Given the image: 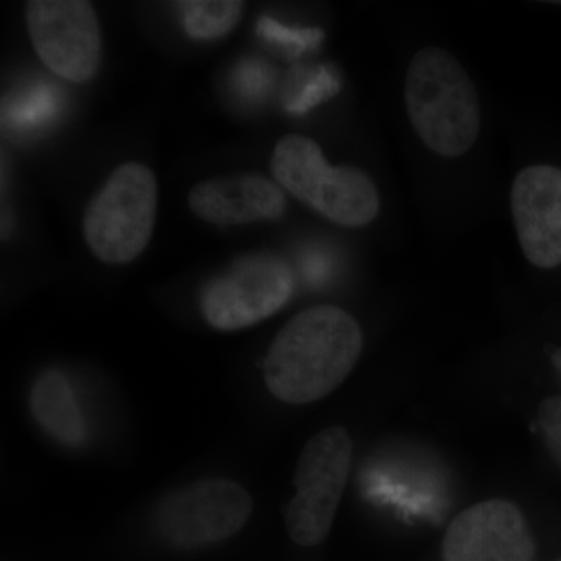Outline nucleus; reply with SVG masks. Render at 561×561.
I'll return each instance as SVG.
<instances>
[{"label": "nucleus", "mask_w": 561, "mask_h": 561, "mask_svg": "<svg viewBox=\"0 0 561 561\" xmlns=\"http://www.w3.org/2000/svg\"><path fill=\"white\" fill-rule=\"evenodd\" d=\"M173 5L183 16L184 31L194 39H217L241 21L245 3L238 0H191Z\"/></svg>", "instance_id": "nucleus-13"}, {"label": "nucleus", "mask_w": 561, "mask_h": 561, "mask_svg": "<svg viewBox=\"0 0 561 561\" xmlns=\"http://www.w3.org/2000/svg\"><path fill=\"white\" fill-rule=\"evenodd\" d=\"M44 94H46V92H44ZM44 94L33 95V98L28 99L21 108H18L16 121L28 124V122L43 119V117L46 116L47 111H51L49 98Z\"/></svg>", "instance_id": "nucleus-18"}, {"label": "nucleus", "mask_w": 561, "mask_h": 561, "mask_svg": "<svg viewBox=\"0 0 561 561\" xmlns=\"http://www.w3.org/2000/svg\"><path fill=\"white\" fill-rule=\"evenodd\" d=\"M537 421L546 448L561 468V397L542 402Z\"/></svg>", "instance_id": "nucleus-16"}, {"label": "nucleus", "mask_w": 561, "mask_h": 561, "mask_svg": "<svg viewBox=\"0 0 561 561\" xmlns=\"http://www.w3.org/2000/svg\"><path fill=\"white\" fill-rule=\"evenodd\" d=\"M187 202L198 219L224 227L278 220L287 205L278 184L253 173L201 181Z\"/></svg>", "instance_id": "nucleus-11"}, {"label": "nucleus", "mask_w": 561, "mask_h": 561, "mask_svg": "<svg viewBox=\"0 0 561 561\" xmlns=\"http://www.w3.org/2000/svg\"><path fill=\"white\" fill-rule=\"evenodd\" d=\"M559 3H560V5H561V2H559Z\"/></svg>", "instance_id": "nucleus-20"}, {"label": "nucleus", "mask_w": 561, "mask_h": 561, "mask_svg": "<svg viewBox=\"0 0 561 561\" xmlns=\"http://www.w3.org/2000/svg\"><path fill=\"white\" fill-rule=\"evenodd\" d=\"M257 33L267 43L280 47L290 55H300L302 51L313 49L323 38V32L319 28H290L272 18H262L257 22Z\"/></svg>", "instance_id": "nucleus-15"}, {"label": "nucleus", "mask_w": 561, "mask_h": 561, "mask_svg": "<svg viewBox=\"0 0 561 561\" xmlns=\"http://www.w3.org/2000/svg\"><path fill=\"white\" fill-rule=\"evenodd\" d=\"M157 213L153 172L139 162H127L111 173L84 210V241L98 260L128 264L149 245Z\"/></svg>", "instance_id": "nucleus-4"}, {"label": "nucleus", "mask_w": 561, "mask_h": 561, "mask_svg": "<svg viewBox=\"0 0 561 561\" xmlns=\"http://www.w3.org/2000/svg\"><path fill=\"white\" fill-rule=\"evenodd\" d=\"M25 21L33 49L47 69L72 83L98 73L102 33L98 14L84 0H32Z\"/></svg>", "instance_id": "nucleus-8"}, {"label": "nucleus", "mask_w": 561, "mask_h": 561, "mask_svg": "<svg viewBox=\"0 0 561 561\" xmlns=\"http://www.w3.org/2000/svg\"><path fill=\"white\" fill-rule=\"evenodd\" d=\"M250 494L228 479H203L165 496L154 512L162 538L181 549L227 540L249 522Z\"/></svg>", "instance_id": "nucleus-7"}, {"label": "nucleus", "mask_w": 561, "mask_h": 561, "mask_svg": "<svg viewBox=\"0 0 561 561\" xmlns=\"http://www.w3.org/2000/svg\"><path fill=\"white\" fill-rule=\"evenodd\" d=\"M404 95L413 128L432 151L456 158L474 146L481 131L478 91L448 50L426 47L413 57Z\"/></svg>", "instance_id": "nucleus-2"}, {"label": "nucleus", "mask_w": 561, "mask_h": 561, "mask_svg": "<svg viewBox=\"0 0 561 561\" xmlns=\"http://www.w3.org/2000/svg\"><path fill=\"white\" fill-rule=\"evenodd\" d=\"M364 346L359 323L335 306L306 309L284 324L264 362L273 397L308 404L337 389Z\"/></svg>", "instance_id": "nucleus-1"}, {"label": "nucleus", "mask_w": 561, "mask_h": 561, "mask_svg": "<svg viewBox=\"0 0 561 561\" xmlns=\"http://www.w3.org/2000/svg\"><path fill=\"white\" fill-rule=\"evenodd\" d=\"M553 365H556L557 370H559L561 375V350H557L552 356Z\"/></svg>", "instance_id": "nucleus-19"}, {"label": "nucleus", "mask_w": 561, "mask_h": 561, "mask_svg": "<svg viewBox=\"0 0 561 561\" xmlns=\"http://www.w3.org/2000/svg\"><path fill=\"white\" fill-rule=\"evenodd\" d=\"M294 286L286 262L272 254H253L203 287L202 312L216 330H243L278 312L290 300Z\"/></svg>", "instance_id": "nucleus-6"}, {"label": "nucleus", "mask_w": 561, "mask_h": 561, "mask_svg": "<svg viewBox=\"0 0 561 561\" xmlns=\"http://www.w3.org/2000/svg\"><path fill=\"white\" fill-rule=\"evenodd\" d=\"M512 213L519 245L531 264H561V169L530 165L512 186Z\"/></svg>", "instance_id": "nucleus-10"}, {"label": "nucleus", "mask_w": 561, "mask_h": 561, "mask_svg": "<svg viewBox=\"0 0 561 561\" xmlns=\"http://www.w3.org/2000/svg\"><path fill=\"white\" fill-rule=\"evenodd\" d=\"M535 541L523 512L508 501L472 505L443 540L445 561H534Z\"/></svg>", "instance_id": "nucleus-9"}, {"label": "nucleus", "mask_w": 561, "mask_h": 561, "mask_svg": "<svg viewBox=\"0 0 561 561\" xmlns=\"http://www.w3.org/2000/svg\"><path fill=\"white\" fill-rule=\"evenodd\" d=\"M271 168L279 187L341 227H365L378 217L381 201L370 176L350 165L332 168L311 138H280Z\"/></svg>", "instance_id": "nucleus-3"}, {"label": "nucleus", "mask_w": 561, "mask_h": 561, "mask_svg": "<svg viewBox=\"0 0 561 561\" xmlns=\"http://www.w3.org/2000/svg\"><path fill=\"white\" fill-rule=\"evenodd\" d=\"M33 416L51 438L77 446L84 440L87 427L69 379L62 373H43L32 387Z\"/></svg>", "instance_id": "nucleus-12"}, {"label": "nucleus", "mask_w": 561, "mask_h": 561, "mask_svg": "<svg viewBox=\"0 0 561 561\" xmlns=\"http://www.w3.org/2000/svg\"><path fill=\"white\" fill-rule=\"evenodd\" d=\"M271 70L262 68L257 65H242V68L238 70V77H236V83H238L239 90L249 98H257V95L264 94L267 88L271 87Z\"/></svg>", "instance_id": "nucleus-17"}, {"label": "nucleus", "mask_w": 561, "mask_h": 561, "mask_svg": "<svg viewBox=\"0 0 561 561\" xmlns=\"http://www.w3.org/2000/svg\"><path fill=\"white\" fill-rule=\"evenodd\" d=\"M294 81L286 98V108L295 114L316 108L341 90L337 73L331 68L306 70L300 76H295Z\"/></svg>", "instance_id": "nucleus-14"}, {"label": "nucleus", "mask_w": 561, "mask_h": 561, "mask_svg": "<svg viewBox=\"0 0 561 561\" xmlns=\"http://www.w3.org/2000/svg\"><path fill=\"white\" fill-rule=\"evenodd\" d=\"M353 459V440L345 427L313 435L295 471V489L284 512L287 531L300 546H316L330 534Z\"/></svg>", "instance_id": "nucleus-5"}]
</instances>
